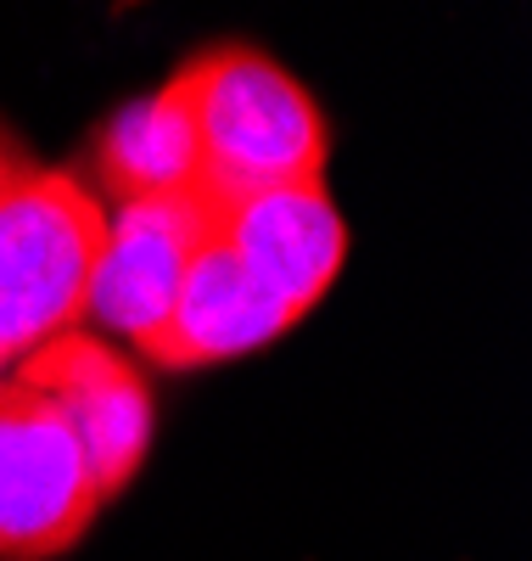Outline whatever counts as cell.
<instances>
[{
    "mask_svg": "<svg viewBox=\"0 0 532 561\" xmlns=\"http://www.w3.org/2000/svg\"><path fill=\"white\" fill-rule=\"evenodd\" d=\"M174 90L190 113V129H197V180L213 197L325 174V118L275 57L253 51V45H213V51L174 68Z\"/></svg>",
    "mask_w": 532,
    "mask_h": 561,
    "instance_id": "6da1fadb",
    "label": "cell"
},
{
    "mask_svg": "<svg viewBox=\"0 0 532 561\" xmlns=\"http://www.w3.org/2000/svg\"><path fill=\"white\" fill-rule=\"evenodd\" d=\"M107 208L73 169L34 163L0 192V377L45 337L84 325Z\"/></svg>",
    "mask_w": 532,
    "mask_h": 561,
    "instance_id": "7a4b0ae2",
    "label": "cell"
},
{
    "mask_svg": "<svg viewBox=\"0 0 532 561\" xmlns=\"http://www.w3.org/2000/svg\"><path fill=\"white\" fill-rule=\"evenodd\" d=\"M102 505L62 410L0 377V561H62L84 545Z\"/></svg>",
    "mask_w": 532,
    "mask_h": 561,
    "instance_id": "3957f363",
    "label": "cell"
},
{
    "mask_svg": "<svg viewBox=\"0 0 532 561\" xmlns=\"http://www.w3.org/2000/svg\"><path fill=\"white\" fill-rule=\"evenodd\" d=\"M7 377H18L23 388L45 393L62 410L73 438L84 444L90 478L102 489V500H118L135 483V472L152 455V433H158V399L147 382V365L135 354L73 325V332H57L39 348H28Z\"/></svg>",
    "mask_w": 532,
    "mask_h": 561,
    "instance_id": "277c9868",
    "label": "cell"
},
{
    "mask_svg": "<svg viewBox=\"0 0 532 561\" xmlns=\"http://www.w3.org/2000/svg\"><path fill=\"white\" fill-rule=\"evenodd\" d=\"M213 230H219V197L203 180L180 185V192L118 203L107 214V242L90 280L84 320H95L124 343H140L169 314L190 259L203 253Z\"/></svg>",
    "mask_w": 532,
    "mask_h": 561,
    "instance_id": "5b68a950",
    "label": "cell"
},
{
    "mask_svg": "<svg viewBox=\"0 0 532 561\" xmlns=\"http://www.w3.org/2000/svg\"><path fill=\"white\" fill-rule=\"evenodd\" d=\"M219 237L298 320L320 309L348 259V225L325 192V174L219 197Z\"/></svg>",
    "mask_w": 532,
    "mask_h": 561,
    "instance_id": "8992f818",
    "label": "cell"
},
{
    "mask_svg": "<svg viewBox=\"0 0 532 561\" xmlns=\"http://www.w3.org/2000/svg\"><path fill=\"white\" fill-rule=\"evenodd\" d=\"M292 325H298V314L286 309L213 230L203 242V253L190 259L169 314L129 348L140 354V365H158V370H203V365L258 354L275 337L292 332Z\"/></svg>",
    "mask_w": 532,
    "mask_h": 561,
    "instance_id": "52a82bcc",
    "label": "cell"
},
{
    "mask_svg": "<svg viewBox=\"0 0 532 561\" xmlns=\"http://www.w3.org/2000/svg\"><path fill=\"white\" fill-rule=\"evenodd\" d=\"M203 174L197 158V129L180 102L174 79L152 90L147 102H124L102 129H95V185L113 203L180 192Z\"/></svg>",
    "mask_w": 532,
    "mask_h": 561,
    "instance_id": "ba28073f",
    "label": "cell"
}]
</instances>
